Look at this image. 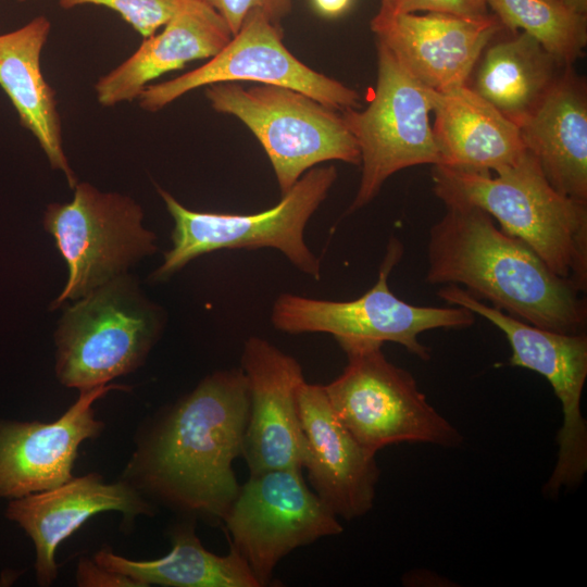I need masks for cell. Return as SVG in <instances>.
Masks as SVG:
<instances>
[{"label":"cell","mask_w":587,"mask_h":587,"mask_svg":"<svg viewBox=\"0 0 587 587\" xmlns=\"http://www.w3.org/2000/svg\"><path fill=\"white\" fill-rule=\"evenodd\" d=\"M562 66L534 38L521 32L485 48L470 86L519 125L544 99Z\"/></svg>","instance_id":"22"},{"label":"cell","mask_w":587,"mask_h":587,"mask_svg":"<svg viewBox=\"0 0 587 587\" xmlns=\"http://www.w3.org/2000/svg\"><path fill=\"white\" fill-rule=\"evenodd\" d=\"M180 0H59L63 9L92 4L118 13L143 38L162 28L176 11Z\"/></svg>","instance_id":"25"},{"label":"cell","mask_w":587,"mask_h":587,"mask_svg":"<svg viewBox=\"0 0 587 587\" xmlns=\"http://www.w3.org/2000/svg\"><path fill=\"white\" fill-rule=\"evenodd\" d=\"M213 8L227 23L233 35L242 25L246 17L253 11L264 12L273 22L278 24L288 14L292 0H201Z\"/></svg>","instance_id":"26"},{"label":"cell","mask_w":587,"mask_h":587,"mask_svg":"<svg viewBox=\"0 0 587 587\" xmlns=\"http://www.w3.org/2000/svg\"><path fill=\"white\" fill-rule=\"evenodd\" d=\"M352 0H313V4L319 13L325 16L335 17L345 13L351 5Z\"/></svg>","instance_id":"29"},{"label":"cell","mask_w":587,"mask_h":587,"mask_svg":"<svg viewBox=\"0 0 587 587\" xmlns=\"http://www.w3.org/2000/svg\"><path fill=\"white\" fill-rule=\"evenodd\" d=\"M517 126L549 184L587 203V92L572 66Z\"/></svg>","instance_id":"19"},{"label":"cell","mask_w":587,"mask_h":587,"mask_svg":"<svg viewBox=\"0 0 587 587\" xmlns=\"http://www.w3.org/2000/svg\"><path fill=\"white\" fill-rule=\"evenodd\" d=\"M70 202L51 203L46 230L67 266V280L51 309L76 300L157 250V237L142 225L141 207L130 197L77 183Z\"/></svg>","instance_id":"8"},{"label":"cell","mask_w":587,"mask_h":587,"mask_svg":"<svg viewBox=\"0 0 587 587\" xmlns=\"http://www.w3.org/2000/svg\"><path fill=\"white\" fill-rule=\"evenodd\" d=\"M339 346L348 363L323 387L335 415L363 448L376 454L400 442L461 445L459 430L428 403L409 372L386 359L383 344Z\"/></svg>","instance_id":"6"},{"label":"cell","mask_w":587,"mask_h":587,"mask_svg":"<svg viewBox=\"0 0 587 587\" xmlns=\"http://www.w3.org/2000/svg\"><path fill=\"white\" fill-rule=\"evenodd\" d=\"M205 97L220 113L240 120L267 154L285 195L316 164L341 161L359 165L361 154L341 114L300 91L237 83L207 86Z\"/></svg>","instance_id":"7"},{"label":"cell","mask_w":587,"mask_h":587,"mask_svg":"<svg viewBox=\"0 0 587 587\" xmlns=\"http://www.w3.org/2000/svg\"><path fill=\"white\" fill-rule=\"evenodd\" d=\"M249 392L241 369L205 377L171 412L146 455V477L171 502L224 520L239 492Z\"/></svg>","instance_id":"2"},{"label":"cell","mask_w":587,"mask_h":587,"mask_svg":"<svg viewBox=\"0 0 587 587\" xmlns=\"http://www.w3.org/2000/svg\"><path fill=\"white\" fill-rule=\"evenodd\" d=\"M501 26L534 38L562 66H572L587 46V14L560 0H486Z\"/></svg>","instance_id":"24"},{"label":"cell","mask_w":587,"mask_h":587,"mask_svg":"<svg viewBox=\"0 0 587 587\" xmlns=\"http://www.w3.org/2000/svg\"><path fill=\"white\" fill-rule=\"evenodd\" d=\"M107 511H118L132 519L146 513L148 505L125 483L105 484L92 473L15 498L9 503L7 516L33 539L37 579L41 586H48L58 574L54 555L59 545L91 516Z\"/></svg>","instance_id":"17"},{"label":"cell","mask_w":587,"mask_h":587,"mask_svg":"<svg viewBox=\"0 0 587 587\" xmlns=\"http://www.w3.org/2000/svg\"><path fill=\"white\" fill-rule=\"evenodd\" d=\"M376 43L377 83L372 100L363 111L341 112L362 164L349 213L371 202L395 173L440 161L429 120L433 90L412 77L384 45Z\"/></svg>","instance_id":"10"},{"label":"cell","mask_w":587,"mask_h":587,"mask_svg":"<svg viewBox=\"0 0 587 587\" xmlns=\"http://www.w3.org/2000/svg\"><path fill=\"white\" fill-rule=\"evenodd\" d=\"M337 179L334 165L307 171L273 208L254 214L199 212L158 188L174 220L172 248L151 274L170 278L193 259L222 249L274 248L301 272L320 279V260L304 240V228Z\"/></svg>","instance_id":"5"},{"label":"cell","mask_w":587,"mask_h":587,"mask_svg":"<svg viewBox=\"0 0 587 587\" xmlns=\"http://www.w3.org/2000/svg\"><path fill=\"white\" fill-rule=\"evenodd\" d=\"M115 389L127 387L79 390L76 402L52 423H0V497L20 498L68 482L79 445L103 427L92 404Z\"/></svg>","instance_id":"15"},{"label":"cell","mask_w":587,"mask_h":587,"mask_svg":"<svg viewBox=\"0 0 587 587\" xmlns=\"http://www.w3.org/2000/svg\"><path fill=\"white\" fill-rule=\"evenodd\" d=\"M17 1H18V2H25V1H27V0H17Z\"/></svg>","instance_id":"32"},{"label":"cell","mask_w":587,"mask_h":587,"mask_svg":"<svg viewBox=\"0 0 587 587\" xmlns=\"http://www.w3.org/2000/svg\"><path fill=\"white\" fill-rule=\"evenodd\" d=\"M76 578L77 584L84 587L137 586V584L129 577L108 571L99 566L96 562L93 563L87 559L80 560Z\"/></svg>","instance_id":"28"},{"label":"cell","mask_w":587,"mask_h":587,"mask_svg":"<svg viewBox=\"0 0 587 587\" xmlns=\"http://www.w3.org/2000/svg\"><path fill=\"white\" fill-rule=\"evenodd\" d=\"M297 401L307 441L304 467L314 492L337 517L352 520L366 514L373 507L379 475L375 454L337 419L323 385L303 380Z\"/></svg>","instance_id":"16"},{"label":"cell","mask_w":587,"mask_h":587,"mask_svg":"<svg viewBox=\"0 0 587 587\" xmlns=\"http://www.w3.org/2000/svg\"><path fill=\"white\" fill-rule=\"evenodd\" d=\"M95 562L129 577L137 586L260 587L246 559L233 545L226 555L214 554L201 545L190 526L174 532L171 551L160 559L134 561L103 548L95 554Z\"/></svg>","instance_id":"23"},{"label":"cell","mask_w":587,"mask_h":587,"mask_svg":"<svg viewBox=\"0 0 587 587\" xmlns=\"http://www.w3.org/2000/svg\"><path fill=\"white\" fill-rule=\"evenodd\" d=\"M571 10L580 13L587 14V0H560Z\"/></svg>","instance_id":"30"},{"label":"cell","mask_w":587,"mask_h":587,"mask_svg":"<svg viewBox=\"0 0 587 587\" xmlns=\"http://www.w3.org/2000/svg\"><path fill=\"white\" fill-rule=\"evenodd\" d=\"M403 253L402 243L392 237L386 249L375 285L350 301H328L283 294L274 302L271 321L288 334L326 333L338 344L346 341H392L422 360L429 349L420 334L437 328H465L475 314L463 308L421 307L399 299L388 286V277Z\"/></svg>","instance_id":"9"},{"label":"cell","mask_w":587,"mask_h":587,"mask_svg":"<svg viewBox=\"0 0 587 587\" xmlns=\"http://www.w3.org/2000/svg\"><path fill=\"white\" fill-rule=\"evenodd\" d=\"M239 82L290 88L340 112L355 109L360 101L357 90L312 70L291 54L283 43L279 25L257 10L205 64L173 79L148 85L138 98L139 105L157 112L199 87Z\"/></svg>","instance_id":"12"},{"label":"cell","mask_w":587,"mask_h":587,"mask_svg":"<svg viewBox=\"0 0 587 587\" xmlns=\"http://www.w3.org/2000/svg\"><path fill=\"white\" fill-rule=\"evenodd\" d=\"M162 28L98 79L95 89L100 104L114 107L138 99L155 78L187 62L213 58L233 37L226 21L201 0H180Z\"/></svg>","instance_id":"18"},{"label":"cell","mask_w":587,"mask_h":587,"mask_svg":"<svg viewBox=\"0 0 587 587\" xmlns=\"http://www.w3.org/2000/svg\"><path fill=\"white\" fill-rule=\"evenodd\" d=\"M433 134L439 164L474 172H498L527 152L519 126L464 85L433 90Z\"/></svg>","instance_id":"20"},{"label":"cell","mask_w":587,"mask_h":587,"mask_svg":"<svg viewBox=\"0 0 587 587\" xmlns=\"http://www.w3.org/2000/svg\"><path fill=\"white\" fill-rule=\"evenodd\" d=\"M425 280L464 286L472 297L540 328L585 333L587 304L522 240L497 227L484 210L447 204L429 229Z\"/></svg>","instance_id":"1"},{"label":"cell","mask_w":587,"mask_h":587,"mask_svg":"<svg viewBox=\"0 0 587 587\" xmlns=\"http://www.w3.org/2000/svg\"><path fill=\"white\" fill-rule=\"evenodd\" d=\"M433 184L445 205L470 204L484 210L555 275L586 291L587 203L557 191L529 151L495 176L434 165Z\"/></svg>","instance_id":"3"},{"label":"cell","mask_w":587,"mask_h":587,"mask_svg":"<svg viewBox=\"0 0 587 587\" xmlns=\"http://www.w3.org/2000/svg\"><path fill=\"white\" fill-rule=\"evenodd\" d=\"M392 10H394V0H380V8L378 12L392 13Z\"/></svg>","instance_id":"31"},{"label":"cell","mask_w":587,"mask_h":587,"mask_svg":"<svg viewBox=\"0 0 587 587\" xmlns=\"http://www.w3.org/2000/svg\"><path fill=\"white\" fill-rule=\"evenodd\" d=\"M438 12L480 18L490 15L486 0H394L392 13Z\"/></svg>","instance_id":"27"},{"label":"cell","mask_w":587,"mask_h":587,"mask_svg":"<svg viewBox=\"0 0 587 587\" xmlns=\"http://www.w3.org/2000/svg\"><path fill=\"white\" fill-rule=\"evenodd\" d=\"M249 392L242 455L250 474L304 467L307 441L297 390L304 380L300 364L263 338L250 337L241 354Z\"/></svg>","instance_id":"13"},{"label":"cell","mask_w":587,"mask_h":587,"mask_svg":"<svg viewBox=\"0 0 587 587\" xmlns=\"http://www.w3.org/2000/svg\"><path fill=\"white\" fill-rule=\"evenodd\" d=\"M163 312L128 273L76 299L55 332V374L79 390L107 385L145 360L163 328Z\"/></svg>","instance_id":"4"},{"label":"cell","mask_w":587,"mask_h":587,"mask_svg":"<svg viewBox=\"0 0 587 587\" xmlns=\"http://www.w3.org/2000/svg\"><path fill=\"white\" fill-rule=\"evenodd\" d=\"M50 29V21L38 15L22 27L0 35V87L15 108L22 126L37 139L51 167L61 171L73 189L78 182L63 149L55 92L40 66Z\"/></svg>","instance_id":"21"},{"label":"cell","mask_w":587,"mask_h":587,"mask_svg":"<svg viewBox=\"0 0 587 587\" xmlns=\"http://www.w3.org/2000/svg\"><path fill=\"white\" fill-rule=\"evenodd\" d=\"M223 521L260 587L268 585L289 552L342 532L337 516L309 489L300 469L250 474Z\"/></svg>","instance_id":"11"},{"label":"cell","mask_w":587,"mask_h":587,"mask_svg":"<svg viewBox=\"0 0 587 587\" xmlns=\"http://www.w3.org/2000/svg\"><path fill=\"white\" fill-rule=\"evenodd\" d=\"M501 27L494 14L472 18L438 12H377L371 21L376 42L419 83L439 92L467 85Z\"/></svg>","instance_id":"14"}]
</instances>
